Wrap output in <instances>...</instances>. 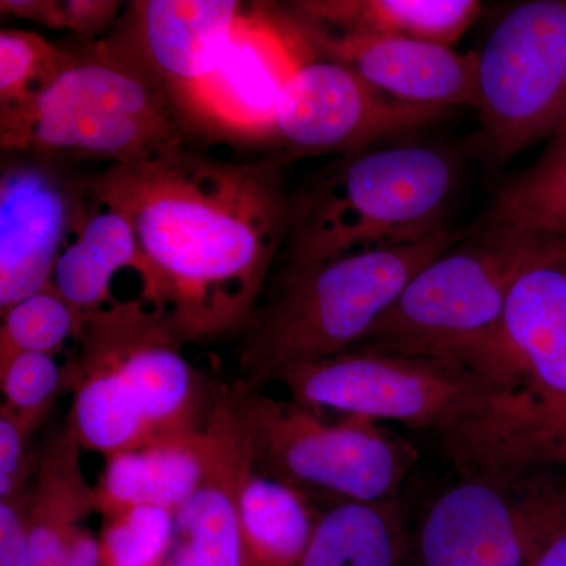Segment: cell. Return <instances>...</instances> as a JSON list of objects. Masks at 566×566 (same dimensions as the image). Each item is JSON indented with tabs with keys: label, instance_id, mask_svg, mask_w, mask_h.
Segmentation results:
<instances>
[{
	"label": "cell",
	"instance_id": "obj_33",
	"mask_svg": "<svg viewBox=\"0 0 566 566\" xmlns=\"http://www.w3.org/2000/svg\"><path fill=\"white\" fill-rule=\"evenodd\" d=\"M531 566H566V527L545 547Z\"/></svg>",
	"mask_w": 566,
	"mask_h": 566
},
{
	"label": "cell",
	"instance_id": "obj_15",
	"mask_svg": "<svg viewBox=\"0 0 566 566\" xmlns=\"http://www.w3.org/2000/svg\"><path fill=\"white\" fill-rule=\"evenodd\" d=\"M243 21L208 77L200 115L253 136H270L283 85L305 54L290 17Z\"/></svg>",
	"mask_w": 566,
	"mask_h": 566
},
{
	"label": "cell",
	"instance_id": "obj_16",
	"mask_svg": "<svg viewBox=\"0 0 566 566\" xmlns=\"http://www.w3.org/2000/svg\"><path fill=\"white\" fill-rule=\"evenodd\" d=\"M502 337L549 420L566 408V243L517 277Z\"/></svg>",
	"mask_w": 566,
	"mask_h": 566
},
{
	"label": "cell",
	"instance_id": "obj_23",
	"mask_svg": "<svg viewBox=\"0 0 566 566\" xmlns=\"http://www.w3.org/2000/svg\"><path fill=\"white\" fill-rule=\"evenodd\" d=\"M323 510L255 469L240 501L241 566H300Z\"/></svg>",
	"mask_w": 566,
	"mask_h": 566
},
{
	"label": "cell",
	"instance_id": "obj_21",
	"mask_svg": "<svg viewBox=\"0 0 566 566\" xmlns=\"http://www.w3.org/2000/svg\"><path fill=\"white\" fill-rule=\"evenodd\" d=\"M294 14L323 31L386 35L453 48L482 13L476 0H318L297 2Z\"/></svg>",
	"mask_w": 566,
	"mask_h": 566
},
{
	"label": "cell",
	"instance_id": "obj_32",
	"mask_svg": "<svg viewBox=\"0 0 566 566\" xmlns=\"http://www.w3.org/2000/svg\"><path fill=\"white\" fill-rule=\"evenodd\" d=\"M66 566H99L98 538H95L87 528H82L77 536Z\"/></svg>",
	"mask_w": 566,
	"mask_h": 566
},
{
	"label": "cell",
	"instance_id": "obj_27",
	"mask_svg": "<svg viewBox=\"0 0 566 566\" xmlns=\"http://www.w3.org/2000/svg\"><path fill=\"white\" fill-rule=\"evenodd\" d=\"M71 54L39 33L0 32V111L28 103L57 77Z\"/></svg>",
	"mask_w": 566,
	"mask_h": 566
},
{
	"label": "cell",
	"instance_id": "obj_18",
	"mask_svg": "<svg viewBox=\"0 0 566 566\" xmlns=\"http://www.w3.org/2000/svg\"><path fill=\"white\" fill-rule=\"evenodd\" d=\"M216 444L218 434L210 417L205 430L163 436L106 457L95 486L96 513L111 517L153 506L175 515L202 482Z\"/></svg>",
	"mask_w": 566,
	"mask_h": 566
},
{
	"label": "cell",
	"instance_id": "obj_11",
	"mask_svg": "<svg viewBox=\"0 0 566 566\" xmlns=\"http://www.w3.org/2000/svg\"><path fill=\"white\" fill-rule=\"evenodd\" d=\"M450 112L387 98L344 63L316 54L305 44L303 61L279 95L270 137L293 156L352 155L431 125Z\"/></svg>",
	"mask_w": 566,
	"mask_h": 566
},
{
	"label": "cell",
	"instance_id": "obj_25",
	"mask_svg": "<svg viewBox=\"0 0 566 566\" xmlns=\"http://www.w3.org/2000/svg\"><path fill=\"white\" fill-rule=\"evenodd\" d=\"M84 315L55 286L24 297L2 312L0 356L17 352L57 354L69 340H76Z\"/></svg>",
	"mask_w": 566,
	"mask_h": 566
},
{
	"label": "cell",
	"instance_id": "obj_29",
	"mask_svg": "<svg viewBox=\"0 0 566 566\" xmlns=\"http://www.w3.org/2000/svg\"><path fill=\"white\" fill-rule=\"evenodd\" d=\"M35 427L0 408V499L28 488L29 474L35 471L36 458L29 455L28 439Z\"/></svg>",
	"mask_w": 566,
	"mask_h": 566
},
{
	"label": "cell",
	"instance_id": "obj_2",
	"mask_svg": "<svg viewBox=\"0 0 566 566\" xmlns=\"http://www.w3.org/2000/svg\"><path fill=\"white\" fill-rule=\"evenodd\" d=\"M296 403L394 420L441 442L457 471L553 452L547 415L516 371L449 354L354 346L274 376Z\"/></svg>",
	"mask_w": 566,
	"mask_h": 566
},
{
	"label": "cell",
	"instance_id": "obj_22",
	"mask_svg": "<svg viewBox=\"0 0 566 566\" xmlns=\"http://www.w3.org/2000/svg\"><path fill=\"white\" fill-rule=\"evenodd\" d=\"M400 502H344L323 510L300 566H408Z\"/></svg>",
	"mask_w": 566,
	"mask_h": 566
},
{
	"label": "cell",
	"instance_id": "obj_31",
	"mask_svg": "<svg viewBox=\"0 0 566 566\" xmlns=\"http://www.w3.org/2000/svg\"><path fill=\"white\" fill-rule=\"evenodd\" d=\"M122 7L123 3L112 0H55V29L93 36L117 21Z\"/></svg>",
	"mask_w": 566,
	"mask_h": 566
},
{
	"label": "cell",
	"instance_id": "obj_6",
	"mask_svg": "<svg viewBox=\"0 0 566 566\" xmlns=\"http://www.w3.org/2000/svg\"><path fill=\"white\" fill-rule=\"evenodd\" d=\"M455 186L457 164L439 148L409 144L352 153L293 193L285 262L422 241L444 229Z\"/></svg>",
	"mask_w": 566,
	"mask_h": 566
},
{
	"label": "cell",
	"instance_id": "obj_10",
	"mask_svg": "<svg viewBox=\"0 0 566 566\" xmlns=\"http://www.w3.org/2000/svg\"><path fill=\"white\" fill-rule=\"evenodd\" d=\"M482 150L505 163L566 123V0L524 2L476 52Z\"/></svg>",
	"mask_w": 566,
	"mask_h": 566
},
{
	"label": "cell",
	"instance_id": "obj_30",
	"mask_svg": "<svg viewBox=\"0 0 566 566\" xmlns=\"http://www.w3.org/2000/svg\"><path fill=\"white\" fill-rule=\"evenodd\" d=\"M29 499V488L0 499V566H31Z\"/></svg>",
	"mask_w": 566,
	"mask_h": 566
},
{
	"label": "cell",
	"instance_id": "obj_34",
	"mask_svg": "<svg viewBox=\"0 0 566 566\" xmlns=\"http://www.w3.org/2000/svg\"><path fill=\"white\" fill-rule=\"evenodd\" d=\"M547 428H549L551 441L554 442L560 455L566 460V408L549 420Z\"/></svg>",
	"mask_w": 566,
	"mask_h": 566
},
{
	"label": "cell",
	"instance_id": "obj_3",
	"mask_svg": "<svg viewBox=\"0 0 566 566\" xmlns=\"http://www.w3.org/2000/svg\"><path fill=\"white\" fill-rule=\"evenodd\" d=\"M182 338L142 296L84 315L69 364V424L104 457L207 428L216 400L181 354Z\"/></svg>",
	"mask_w": 566,
	"mask_h": 566
},
{
	"label": "cell",
	"instance_id": "obj_12",
	"mask_svg": "<svg viewBox=\"0 0 566 566\" xmlns=\"http://www.w3.org/2000/svg\"><path fill=\"white\" fill-rule=\"evenodd\" d=\"M234 0H142L126 7L112 40L172 96L188 122L202 118L200 96L243 24Z\"/></svg>",
	"mask_w": 566,
	"mask_h": 566
},
{
	"label": "cell",
	"instance_id": "obj_20",
	"mask_svg": "<svg viewBox=\"0 0 566 566\" xmlns=\"http://www.w3.org/2000/svg\"><path fill=\"white\" fill-rule=\"evenodd\" d=\"M81 450L66 423L36 458L29 499L31 566H66L82 523L96 513L95 486L82 472Z\"/></svg>",
	"mask_w": 566,
	"mask_h": 566
},
{
	"label": "cell",
	"instance_id": "obj_7",
	"mask_svg": "<svg viewBox=\"0 0 566 566\" xmlns=\"http://www.w3.org/2000/svg\"><path fill=\"white\" fill-rule=\"evenodd\" d=\"M560 243L490 219L422 268L357 346L449 354L521 374L502 337L506 303L517 277Z\"/></svg>",
	"mask_w": 566,
	"mask_h": 566
},
{
	"label": "cell",
	"instance_id": "obj_28",
	"mask_svg": "<svg viewBox=\"0 0 566 566\" xmlns=\"http://www.w3.org/2000/svg\"><path fill=\"white\" fill-rule=\"evenodd\" d=\"M0 386L2 406L36 428L51 411L61 389L70 387L69 368L57 364L55 354H6L0 356Z\"/></svg>",
	"mask_w": 566,
	"mask_h": 566
},
{
	"label": "cell",
	"instance_id": "obj_13",
	"mask_svg": "<svg viewBox=\"0 0 566 566\" xmlns=\"http://www.w3.org/2000/svg\"><path fill=\"white\" fill-rule=\"evenodd\" d=\"M85 181L41 161H14L0 178V308L50 285L84 202Z\"/></svg>",
	"mask_w": 566,
	"mask_h": 566
},
{
	"label": "cell",
	"instance_id": "obj_9",
	"mask_svg": "<svg viewBox=\"0 0 566 566\" xmlns=\"http://www.w3.org/2000/svg\"><path fill=\"white\" fill-rule=\"evenodd\" d=\"M417 527L412 566H531L566 527V460L523 453L458 471Z\"/></svg>",
	"mask_w": 566,
	"mask_h": 566
},
{
	"label": "cell",
	"instance_id": "obj_4",
	"mask_svg": "<svg viewBox=\"0 0 566 566\" xmlns=\"http://www.w3.org/2000/svg\"><path fill=\"white\" fill-rule=\"evenodd\" d=\"M468 234L444 227L417 243L283 262L241 326V385L260 390L285 368L359 345L409 281Z\"/></svg>",
	"mask_w": 566,
	"mask_h": 566
},
{
	"label": "cell",
	"instance_id": "obj_24",
	"mask_svg": "<svg viewBox=\"0 0 566 566\" xmlns=\"http://www.w3.org/2000/svg\"><path fill=\"white\" fill-rule=\"evenodd\" d=\"M566 243V123L495 197L491 218Z\"/></svg>",
	"mask_w": 566,
	"mask_h": 566
},
{
	"label": "cell",
	"instance_id": "obj_8",
	"mask_svg": "<svg viewBox=\"0 0 566 566\" xmlns=\"http://www.w3.org/2000/svg\"><path fill=\"white\" fill-rule=\"evenodd\" d=\"M243 430L252 468L327 506L397 501L416 449L368 417L324 422L294 400H274L240 381L223 390Z\"/></svg>",
	"mask_w": 566,
	"mask_h": 566
},
{
	"label": "cell",
	"instance_id": "obj_26",
	"mask_svg": "<svg viewBox=\"0 0 566 566\" xmlns=\"http://www.w3.org/2000/svg\"><path fill=\"white\" fill-rule=\"evenodd\" d=\"M174 542V513L153 506L126 510L103 517L99 566H170Z\"/></svg>",
	"mask_w": 566,
	"mask_h": 566
},
{
	"label": "cell",
	"instance_id": "obj_14",
	"mask_svg": "<svg viewBox=\"0 0 566 566\" xmlns=\"http://www.w3.org/2000/svg\"><path fill=\"white\" fill-rule=\"evenodd\" d=\"M290 18L307 48L344 63L370 87L397 102L417 106L476 107V52L428 41L386 35H345Z\"/></svg>",
	"mask_w": 566,
	"mask_h": 566
},
{
	"label": "cell",
	"instance_id": "obj_5",
	"mask_svg": "<svg viewBox=\"0 0 566 566\" xmlns=\"http://www.w3.org/2000/svg\"><path fill=\"white\" fill-rule=\"evenodd\" d=\"M188 118L114 40L70 62L39 95L0 111L3 150L145 161L185 144Z\"/></svg>",
	"mask_w": 566,
	"mask_h": 566
},
{
	"label": "cell",
	"instance_id": "obj_1",
	"mask_svg": "<svg viewBox=\"0 0 566 566\" xmlns=\"http://www.w3.org/2000/svg\"><path fill=\"white\" fill-rule=\"evenodd\" d=\"M283 159L232 163L175 145L87 180L132 223L142 297L182 340L241 329L292 227Z\"/></svg>",
	"mask_w": 566,
	"mask_h": 566
},
{
	"label": "cell",
	"instance_id": "obj_19",
	"mask_svg": "<svg viewBox=\"0 0 566 566\" xmlns=\"http://www.w3.org/2000/svg\"><path fill=\"white\" fill-rule=\"evenodd\" d=\"M122 271L139 275L144 293L145 268L132 223L95 196L85 180L84 202L51 283L82 315H88L120 301L112 294V285Z\"/></svg>",
	"mask_w": 566,
	"mask_h": 566
},
{
	"label": "cell",
	"instance_id": "obj_17",
	"mask_svg": "<svg viewBox=\"0 0 566 566\" xmlns=\"http://www.w3.org/2000/svg\"><path fill=\"white\" fill-rule=\"evenodd\" d=\"M211 423L218 444L202 482L175 513L170 566H241L240 501L252 461L223 392L212 409Z\"/></svg>",
	"mask_w": 566,
	"mask_h": 566
}]
</instances>
